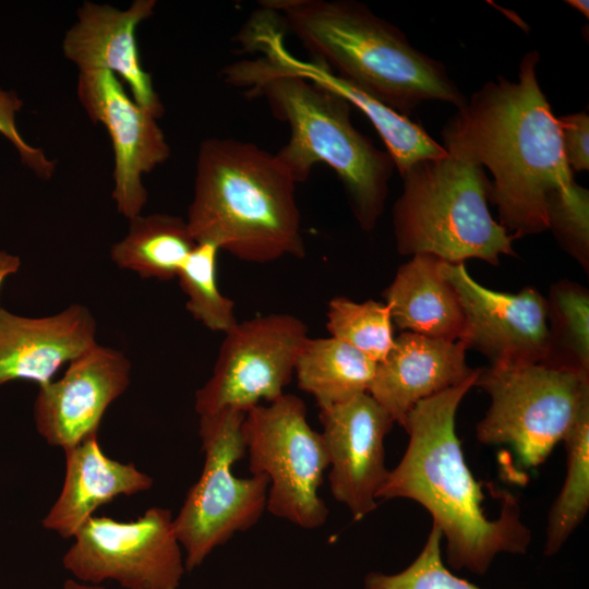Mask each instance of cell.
I'll return each instance as SVG.
<instances>
[{
    "mask_svg": "<svg viewBox=\"0 0 589 589\" xmlns=\"http://www.w3.org/2000/svg\"><path fill=\"white\" fill-rule=\"evenodd\" d=\"M539 61L537 50L526 53L517 82L504 76L486 82L442 131L447 152L489 168V200L515 238L546 230L550 200L577 183L558 119L537 79Z\"/></svg>",
    "mask_w": 589,
    "mask_h": 589,
    "instance_id": "cell-1",
    "label": "cell"
},
{
    "mask_svg": "<svg viewBox=\"0 0 589 589\" xmlns=\"http://www.w3.org/2000/svg\"><path fill=\"white\" fill-rule=\"evenodd\" d=\"M480 370L412 408L404 426L409 435L407 448L377 498H408L422 505L445 537L447 565L484 575L497 554L526 553L531 531L508 492L503 494L498 516H486L481 484L471 474L456 434L458 406Z\"/></svg>",
    "mask_w": 589,
    "mask_h": 589,
    "instance_id": "cell-2",
    "label": "cell"
},
{
    "mask_svg": "<svg viewBox=\"0 0 589 589\" xmlns=\"http://www.w3.org/2000/svg\"><path fill=\"white\" fill-rule=\"evenodd\" d=\"M221 76L249 97L263 98L275 118L289 125L290 137L276 155L296 182L305 181L320 163L329 166L358 224L371 231L384 211L395 165L354 128L351 105L263 55L225 65Z\"/></svg>",
    "mask_w": 589,
    "mask_h": 589,
    "instance_id": "cell-3",
    "label": "cell"
},
{
    "mask_svg": "<svg viewBox=\"0 0 589 589\" xmlns=\"http://www.w3.org/2000/svg\"><path fill=\"white\" fill-rule=\"evenodd\" d=\"M297 184L276 153L251 142L208 137L197 152L189 231L196 243H214L244 262L302 259Z\"/></svg>",
    "mask_w": 589,
    "mask_h": 589,
    "instance_id": "cell-4",
    "label": "cell"
},
{
    "mask_svg": "<svg viewBox=\"0 0 589 589\" xmlns=\"http://www.w3.org/2000/svg\"><path fill=\"white\" fill-rule=\"evenodd\" d=\"M312 60L408 117L421 103L457 109L467 98L440 61L416 49L395 25L353 0H264Z\"/></svg>",
    "mask_w": 589,
    "mask_h": 589,
    "instance_id": "cell-5",
    "label": "cell"
},
{
    "mask_svg": "<svg viewBox=\"0 0 589 589\" xmlns=\"http://www.w3.org/2000/svg\"><path fill=\"white\" fill-rule=\"evenodd\" d=\"M402 193L393 207L401 254H430L448 263L467 259L497 265L514 255L515 238L489 211L484 168L455 152L419 160L402 175Z\"/></svg>",
    "mask_w": 589,
    "mask_h": 589,
    "instance_id": "cell-6",
    "label": "cell"
},
{
    "mask_svg": "<svg viewBox=\"0 0 589 589\" xmlns=\"http://www.w3.org/2000/svg\"><path fill=\"white\" fill-rule=\"evenodd\" d=\"M474 386L491 397L477 438L508 445L527 467L545 461L580 412L589 407V371L551 363H494Z\"/></svg>",
    "mask_w": 589,
    "mask_h": 589,
    "instance_id": "cell-7",
    "label": "cell"
},
{
    "mask_svg": "<svg viewBox=\"0 0 589 589\" xmlns=\"http://www.w3.org/2000/svg\"><path fill=\"white\" fill-rule=\"evenodd\" d=\"M244 416L225 409L200 417L202 473L172 521L185 552V570L197 568L214 549L252 528L266 508L268 478L262 473L239 478L233 472L235 464L247 454Z\"/></svg>",
    "mask_w": 589,
    "mask_h": 589,
    "instance_id": "cell-8",
    "label": "cell"
},
{
    "mask_svg": "<svg viewBox=\"0 0 589 589\" xmlns=\"http://www.w3.org/2000/svg\"><path fill=\"white\" fill-rule=\"evenodd\" d=\"M242 433L252 474L269 481L266 509L304 529L324 525L328 516L318 494L328 457L322 434L306 419L303 400L284 394L245 412Z\"/></svg>",
    "mask_w": 589,
    "mask_h": 589,
    "instance_id": "cell-9",
    "label": "cell"
},
{
    "mask_svg": "<svg viewBox=\"0 0 589 589\" xmlns=\"http://www.w3.org/2000/svg\"><path fill=\"white\" fill-rule=\"evenodd\" d=\"M169 509L151 507L132 521L88 518L62 557L76 580L123 589H178L185 572Z\"/></svg>",
    "mask_w": 589,
    "mask_h": 589,
    "instance_id": "cell-10",
    "label": "cell"
},
{
    "mask_svg": "<svg viewBox=\"0 0 589 589\" xmlns=\"http://www.w3.org/2000/svg\"><path fill=\"white\" fill-rule=\"evenodd\" d=\"M308 338L304 322L288 313L237 322L225 333L211 377L195 393L199 416L247 412L261 400L279 398Z\"/></svg>",
    "mask_w": 589,
    "mask_h": 589,
    "instance_id": "cell-11",
    "label": "cell"
},
{
    "mask_svg": "<svg viewBox=\"0 0 589 589\" xmlns=\"http://www.w3.org/2000/svg\"><path fill=\"white\" fill-rule=\"evenodd\" d=\"M443 276L454 288L464 314L460 338L467 348L494 363H551L549 304L533 288L516 294L488 289L467 272L465 263L441 260Z\"/></svg>",
    "mask_w": 589,
    "mask_h": 589,
    "instance_id": "cell-12",
    "label": "cell"
},
{
    "mask_svg": "<svg viewBox=\"0 0 589 589\" xmlns=\"http://www.w3.org/2000/svg\"><path fill=\"white\" fill-rule=\"evenodd\" d=\"M76 95L88 118L108 131L115 156L112 200L131 220L147 202L143 176L170 156L159 118L130 98L120 79L107 70L80 71Z\"/></svg>",
    "mask_w": 589,
    "mask_h": 589,
    "instance_id": "cell-13",
    "label": "cell"
},
{
    "mask_svg": "<svg viewBox=\"0 0 589 589\" xmlns=\"http://www.w3.org/2000/svg\"><path fill=\"white\" fill-rule=\"evenodd\" d=\"M320 421L330 492L359 521L376 508L388 476L384 440L394 421L368 393L320 408Z\"/></svg>",
    "mask_w": 589,
    "mask_h": 589,
    "instance_id": "cell-14",
    "label": "cell"
},
{
    "mask_svg": "<svg viewBox=\"0 0 589 589\" xmlns=\"http://www.w3.org/2000/svg\"><path fill=\"white\" fill-rule=\"evenodd\" d=\"M130 374L123 352L95 344L69 362L62 377L39 386L34 404L38 433L63 450L97 434L107 408L127 390Z\"/></svg>",
    "mask_w": 589,
    "mask_h": 589,
    "instance_id": "cell-15",
    "label": "cell"
},
{
    "mask_svg": "<svg viewBox=\"0 0 589 589\" xmlns=\"http://www.w3.org/2000/svg\"><path fill=\"white\" fill-rule=\"evenodd\" d=\"M283 28L277 15L262 8L244 24L236 41L242 51L266 56L279 67L334 92L361 110L376 129L400 176L419 160L447 155V151L420 124L366 95L325 64L292 56L286 48Z\"/></svg>",
    "mask_w": 589,
    "mask_h": 589,
    "instance_id": "cell-16",
    "label": "cell"
},
{
    "mask_svg": "<svg viewBox=\"0 0 589 589\" xmlns=\"http://www.w3.org/2000/svg\"><path fill=\"white\" fill-rule=\"evenodd\" d=\"M155 0H135L125 10L85 1L62 41L64 57L80 71L107 70L128 84L132 99L158 118L163 104L141 63L136 29L154 14Z\"/></svg>",
    "mask_w": 589,
    "mask_h": 589,
    "instance_id": "cell-17",
    "label": "cell"
},
{
    "mask_svg": "<svg viewBox=\"0 0 589 589\" xmlns=\"http://www.w3.org/2000/svg\"><path fill=\"white\" fill-rule=\"evenodd\" d=\"M467 347L446 340L404 332L395 337L387 356L376 363L368 394L405 426L407 416L421 400L457 386L479 369L466 363Z\"/></svg>",
    "mask_w": 589,
    "mask_h": 589,
    "instance_id": "cell-18",
    "label": "cell"
},
{
    "mask_svg": "<svg viewBox=\"0 0 589 589\" xmlns=\"http://www.w3.org/2000/svg\"><path fill=\"white\" fill-rule=\"evenodd\" d=\"M96 321L84 305L26 317L0 308V385L12 381L43 386L64 364L97 344Z\"/></svg>",
    "mask_w": 589,
    "mask_h": 589,
    "instance_id": "cell-19",
    "label": "cell"
},
{
    "mask_svg": "<svg viewBox=\"0 0 589 589\" xmlns=\"http://www.w3.org/2000/svg\"><path fill=\"white\" fill-rule=\"evenodd\" d=\"M65 474L61 492L43 526L62 538H73L94 512L119 495H133L153 485V478L133 462L105 455L97 434L64 449Z\"/></svg>",
    "mask_w": 589,
    "mask_h": 589,
    "instance_id": "cell-20",
    "label": "cell"
},
{
    "mask_svg": "<svg viewBox=\"0 0 589 589\" xmlns=\"http://www.w3.org/2000/svg\"><path fill=\"white\" fill-rule=\"evenodd\" d=\"M441 260L416 254L401 265L385 291L393 323L426 337L460 340L464 314L457 294L443 276Z\"/></svg>",
    "mask_w": 589,
    "mask_h": 589,
    "instance_id": "cell-21",
    "label": "cell"
},
{
    "mask_svg": "<svg viewBox=\"0 0 589 589\" xmlns=\"http://www.w3.org/2000/svg\"><path fill=\"white\" fill-rule=\"evenodd\" d=\"M196 245L182 217L156 213L130 220L128 233L110 249L112 262L142 278L170 280Z\"/></svg>",
    "mask_w": 589,
    "mask_h": 589,
    "instance_id": "cell-22",
    "label": "cell"
},
{
    "mask_svg": "<svg viewBox=\"0 0 589 589\" xmlns=\"http://www.w3.org/2000/svg\"><path fill=\"white\" fill-rule=\"evenodd\" d=\"M375 368L374 361L344 341L309 337L294 372L299 387L325 408L368 393Z\"/></svg>",
    "mask_w": 589,
    "mask_h": 589,
    "instance_id": "cell-23",
    "label": "cell"
},
{
    "mask_svg": "<svg viewBox=\"0 0 589 589\" xmlns=\"http://www.w3.org/2000/svg\"><path fill=\"white\" fill-rule=\"evenodd\" d=\"M566 476L548 517L544 554L557 553L589 508V407L577 417L563 441Z\"/></svg>",
    "mask_w": 589,
    "mask_h": 589,
    "instance_id": "cell-24",
    "label": "cell"
},
{
    "mask_svg": "<svg viewBox=\"0 0 589 589\" xmlns=\"http://www.w3.org/2000/svg\"><path fill=\"white\" fill-rule=\"evenodd\" d=\"M219 251L214 243L197 242L177 277L187 297L188 312L206 328L225 334L238 321L235 301L224 296L218 287Z\"/></svg>",
    "mask_w": 589,
    "mask_h": 589,
    "instance_id": "cell-25",
    "label": "cell"
},
{
    "mask_svg": "<svg viewBox=\"0 0 589 589\" xmlns=\"http://www.w3.org/2000/svg\"><path fill=\"white\" fill-rule=\"evenodd\" d=\"M326 315L330 337L348 344L375 363L381 362L394 345L393 321L385 302H356L336 297L328 302Z\"/></svg>",
    "mask_w": 589,
    "mask_h": 589,
    "instance_id": "cell-26",
    "label": "cell"
},
{
    "mask_svg": "<svg viewBox=\"0 0 589 589\" xmlns=\"http://www.w3.org/2000/svg\"><path fill=\"white\" fill-rule=\"evenodd\" d=\"M441 530L432 525L426 541L414 561L396 574L369 573L365 589H481L454 575L444 564Z\"/></svg>",
    "mask_w": 589,
    "mask_h": 589,
    "instance_id": "cell-27",
    "label": "cell"
},
{
    "mask_svg": "<svg viewBox=\"0 0 589 589\" xmlns=\"http://www.w3.org/2000/svg\"><path fill=\"white\" fill-rule=\"evenodd\" d=\"M554 330L560 344L567 350V364L589 371V294L582 287L564 283L556 285L551 294Z\"/></svg>",
    "mask_w": 589,
    "mask_h": 589,
    "instance_id": "cell-28",
    "label": "cell"
},
{
    "mask_svg": "<svg viewBox=\"0 0 589 589\" xmlns=\"http://www.w3.org/2000/svg\"><path fill=\"white\" fill-rule=\"evenodd\" d=\"M548 229L584 267L589 261V192L576 183L554 195L548 206Z\"/></svg>",
    "mask_w": 589,
    "mask_h": 589,
    "instance_id": "cell-29",
    "label": "cell"
},
{
    "mask_svg": "<svg viewBox=\"0 0 589 589\" xmlns=\"http://www.w3.org/2000/svg\"><path fill=\"white\" fill-rule=\"evenodd\" d=\"M22 107L23 101L15 92L0 88V134L10 141L27 168L40 179L48 180L56 170V163L43 149L28 144L19 132L15 119Z\"/></svg>",
    "mask_w": 589,
    "mask_h": 589,
    "instance_id": "cell-30",
    "label": "cell"
},
{
    "mask_svg": "<svg viewBox=\"0 0 589 589\" xmlns=\"http://www.w3.org/2000/svg\"><path fill=\"white\" fill-rule=\"evenodd\" d=\"M558 119L566 161L573 171L589 169V116L586 111Z\"/></svg>",
    "mask_w": 589,
    "mask_h": 589,
    "instance_id": "cell-31",
    "label": "cell"
},
{
    "mask_svg": "<svg viewBox=\"0 0 589 589\" xmlns=\"http://www.w3.org/2000/svg\"><path fill=\"white\" fill-rule=\"evenodd\" d=\"M21 266L20 257L5 251H0V288L3 281L15 274Z\"/></svg>",
    "mask_w": 589,
    "mask_h": 589,
    "instance_id": "cell-32",
    "label": "cell"
},
{
    "mask_svg": "<svg viewBox=\"0 0 589 589\" xmlns=\"http://www.w3.org/2000/svg\"><path fill=\"white\" fill-rule=\"evenodd\" d=\"M62 589H106V588L101 585L87 584V582H83V581L70 578L63 582Z\"/></svg>",
    "mask_w": 589,
    "mask_h": 589,
    "instance_id": "cell-33",
    "label": "cell"
},
{
    "mask_svg": "<svg viewBox=\"0 0 589 589\" xmlns=\"http://www.w3.org/2000/svg\"><path fill=\"white\" fill-rule=\"evenodd\" d=\"M566 3L577 9L586 17L589 16V2L587 0H567Z\"/></svg>",
    "mask_w": 589,
    "mask_h": 589,
    "instance_id": "cell-34",
    "label": "cell"
}]
</instances>
